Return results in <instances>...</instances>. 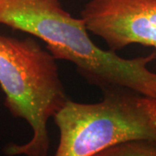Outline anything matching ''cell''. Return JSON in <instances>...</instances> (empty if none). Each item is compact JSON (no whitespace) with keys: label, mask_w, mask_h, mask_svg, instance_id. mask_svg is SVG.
<instances>
[{"label":"cell","mask_w":156,"mask_h":156,"mask_svg":"<svg viewBox=\"0 0 156 156\" xmlns=\"http://www.w3.org/2000/svg\"><path fill=\"white\" fill-rule=\"evenodd\" d=\"M0 23L43 40L55 59L76 65L89 83L103 91L124 89L156 98V73L147 64L156 52L132 59L99 48L82 17H73L59 0H0Z\"/></svg>","instance_id":"cell-1"},{"label":"cell","mask_w":156,"mask_h":156,"mask_svg":"<svg viewBox=\"0 0 156 156\" xmlns=\"http://www.w3.org/2000/svg\"><path fill=\"white\" fill-rule=\"evenodd\" d=\"M0 86L13 116L25 120L32 129L28 142L11 143L8 156H47V124L68 100L56 59L35 40L0 35Z\"/></svg>","instance_id":"cell-2"},{"label":"cell","mask_w":156,"mask_h":156,"mask_svg":"<svg viewBox=\"0 0 156 156\" xmlns=\"http://www.w3.org/2000/svg\"><path fill=\"white\" fill-rule=\"evenodd\" d=\"M104 92L96 103L68 99L55 114L59 130L55 156H91L135 140L156 142V98L124 89Z\"/></svg>","instance_id":"cell-3"},{"label":"cell","mask_w":156,"mask_h":156,"mask_svg":"<svg viewBox=\"0 0 156 156\" xmlns=\"http://www.w3.org/2000/svg\"><path fill=\"white\" fill-rule=\"evenodd\" d=\"M81 17L112 51L134 44L156 48V0H89Z\"/></svg>","instance_id":"cell-4"},{"label":"cell","mask_w":156,"mask_h":156,"mask_svg":"<svg viewBox=\"0 0 156 156\" xmlns=\"http://www.w3.org/2000/svg\"><path fill=\"white\" fill-rule=\"evenodd\" d=\"M91 156H156V142L135 140L109 147Z\"/></svg>","instance_id":"cell-5"}]
</instances>
